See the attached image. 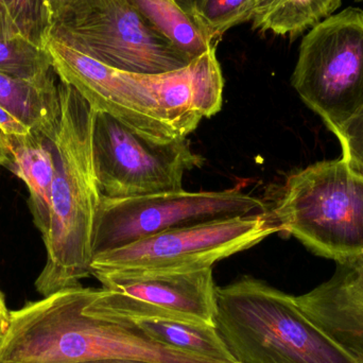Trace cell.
Wrapping results in <instances>:
<instances>
[{
    "label": "cell",
    "instance_id": "cell-1",
    "mask_svg": "<svg viewBox=\"0 0 363 363\" xmlns=\"http://www.w3.org/2000/svg\"><path fill=\"white\" fill-rule=\"evenodd\" d=\"M93 288H67L9 313L0 335L1 363H230L160 345L138 328L83 311ZM237 363V362H236Z\"/></svg>",
    "mask_w": 363,
    "mask_h": 363
},
{
    "label": "cell",
    "instance_id": "cell-2",
    "mask_svg": "<svg viewBox=\"0 0 363 363\" xmlns=\"http://www.w3.org/2000/svg\"><path fill=\"white\" fill-rule=\"evenodd\" d=\"M57 89L50 224L43 238L46 264L34 284L43 298L80 286L91 275L94 226L102 198L94 166L95 111L72 85L59 79Z\"/></svg>",
    "mask_w": 363,
    "mask_h": 363
},
{
    "label": "cell",
    "instance_id": "cell-3",
    "mask_svg": "<svg viewBox=\"0 0 363 363\" xmlns=\"http://www.w3.org/2000/svg\"><path fill=\"white\" fill-rule=\"evenodd\" d=\"M216 328L238 363H360L305 318L294 296L251 277L217 287Z\"/></svg>",
    "mask_w": 363,
    "mask_h": 363
},
{
    "label": "cell",
    "instance_id": "cell-4",
    "mask_svg": "<svg viewBox=\"0 0 363 363\" xmlns=\"http://www.w3.org/2000/svg\"><path fill=\"white\" fill-rule=\"evenodd\" d=\"M272 213L281 232L317 255H363V172L343 157L292 174Z\"/></svg>",
    "mask_w": 363,
    "mask_h": 363
},
{
    "label": "cell",
    "instance_id": "cell-5",
    "mask_svg": "<svg viewBox=\"0 0 363 363\" xmlns=\"http://www.w3.org/2000/svg\"><path fill=\"white\" fill-rule=\"evenodd\" d=\"M48 36L131 74H163L191 62L128 0H78L51 23Z\"/></svg>",
    "mask_w": 363,
    "mask_h": 363
},
{
    "label": "cell",
    "instance_id": "cell-6",
    "mask_svg": "<svg viewBox=\"0 0 363 363\" xmlns=\"http://www.w3.org/2000/svg\"><path fill=\"white\" fill-rule=\"evenodd\" d=\"M292 86L337 135L363 106V11L347 8L301 43Z\"/></svg>",
    "mask_w": 363,
    "mask_h": 363
},
{
    "label": "cell",
    "instance_id": "cell-7",
    "mask_svg": "<svg viewBox=\"0 0 363 363\" xmlns=\"http://www.w3.org/2000/svg\"><path fill=\"white\" fill-rule=\"evenodd\" d=\"M281 232L272 211L251 213L160 233L91 258V275L189 272L251 249Z\"/></svg>",
    "mask_w": 363,
    "mask_h": 363
},
{
    "label": "cell",
    "instance_id": "cell-8",
    "mask_svg": "<svg viewBox=\"0 0 363 363\" xmlns=\"http://www.w3.org/2000/svg\"><path fill=\"white\" fill-rule=\"evenodd\" d=\"M266 211L262 199L240 189L161 192L132 198L102 196L96 216L91 258L166 230Z\"/></svg>",
    "mask_w": 363,
    "mask_h": 363
},
{
    "label": "cell",
    "instance_id": "cell-9",
    "mask_svg": "<svg viewBox=\"0 0 363 363\" xmlns=\"http://www.w3.org/2000/svg\"><path fill=\"white\" fill-rule=\"evenodd\" d=\"M93 157L100 192L110 199L179 191L186 172L203 164L186 138L157 142L100 111L94 116Z\"/></svg>",
    "mask_w": 363,
    "mask_h": 363
},
{
    "label": "cell",
    "instance_id": "cell-10",
    "mask_svg": "<svg viewBox=\"0 0 363 363\" xmlns=\"http://www.w3.org/2000/svg\"><path fill=\"white\" fill-rule=\"evenodd\" d=\"M94 277L102 289H91L83 307L87 315L115 321L165 319L216 328L217 286L211 268Z\"/></svg>",
    "mask_w": 363,
    "mask_h": 363
},
{
    "label": "cell",
    "instance_id": "cell-11",
    "mask_svg": "<svg viewBox=\"0 0 363 363\" xmlns=\"http://www.w3.org/2000/svg\"><path fill=\"white\" fill-rule=\"evenodd\" d=\"M44 47L57 78L72 85L93 110L157 142L186 138L162 106L151 74L114 69L49 36Z\"/></svg>",
    "mask_w": 363,
    "mask_h": 363
},
{
    "label": "cell",
    "instance_id": "cell-12",
    "mask_svg": "<svg viewBox=\"0 0 363 363\" xmlns=\"http://www.w3.org/2000/svg\"><path fill=\"white\" fill-rule=\"evenodd\" d=\"M294 298L305 318L350 355L363 343V255L337 262L328 281Z\"/></svg>",
    "mask_w": 363,
    "mask_h": 363
},
{
    "label": "cell",
    "instance_id": "cell-13",
    "mask_svg": "<svg viewBox=\"0 0 363 363\" xmlns=\"http://www.w3.org/2000/svg\"><path fill=\"white\" fill-rule=\"evenodd\" d=\"M2 135L9 155L6 168L27 185L30 213L44 238L50 224L51 187L55 174L52 140L32 130L23 134L2 132Z\"/></svg>",
    "mask_w": 363,
    "mask_h": 363
},
{
    "label": "cell",
    "instance_id": "cell-14",
    "mask_svg": "<svg viewBox=\"0 0 363 363\" xmlns=\"http://www.w3.org/2000/svg\"><path fill=\"white\" fill-rule=\"evenodd\" d=\"M57 74L25 80L0 72V106L32 131L52 140L60 114Z\"/></svg>",
    "mask_w": 363,
    "mask_h": 363
},
{
    "label": "cell",
    "instance_id": "cell-15",
    "mask_svg": "<svg viewBox=\"0 0 363 363\" xmlns=\"http://www.w3.org/2000/svg\"><path fill=\"white\" fill-rule=\"evenodd\" d=\"M147 21L190 60L216 48L213 38L176 0H128Z\"/></svg>",
    "mask_w": 363,
    "mask_h": 363
},
{
    "label": "cell",
    "instance_id": "cell-16",
    "mask_svg": "<svg viewBox=\"0 0 363 363\" xmlns=\"http://www.w3.org/2000/svg\"><path fill=\"white\" fill-rule=\"evenodd\" d=\"M342 0H253V29L296 36L334 14Z\"/></svg>",
    "mask_w": 363,
    "mask_h": 363
},
{
    "label": "cell",
    "instance_id": "cell-17",
    "mask_svg": "<svg viewBox=\"0 0 363 363\" xmlns=\"http://www.w3.org/2000/svg\"><path fill=\"white\" fill-rule=\"evenodd\" d=\"M118 322L138 328L160 345L218 362H237L216 328L165 319H136Z\"/></svg>",
    "mask_w": 363,
    "mask_h": 363
},
{
    "label": "cell",
    "instance_id": "cell-18",
    "mask_svg": "<svg viewBox=\"0 0 363 363\" xmlns=\"http://www.w3.org/2000/svg\"><path fill=\"white\" fill-rule=\"evenodd\" d=\"M0 72L25 79L42 80L55 74L45 47L19 33L12 23L0 26Z\"/></svg>",
    "mask_w": 363,
    "mask_h": 363
},
{
    "label": "cell",
    "instance_id": "cell-19",
    "mask_svg": "<svg viewBox=\"0 0 363 363\" xmlns=\"http://www.w3.org/2000/svg\"><path fill=\"white\" fill-rule=\"evenodd\" d=\"M194 16L219 40L230 28L252 21L253 0H198Z\"/></svg>",
    "mask_w": 363,
    "mask_h": 363
},
{
    "label": "cell",
    "instance_id": "cell-20",
    "mask_svg": "<svg viewBox=\"0 0 363 363\" xmlns=\"http://www.w3.org/2000/svg\"><path fill=\"white\" fill-rule=\"evenodd\" d=\"M11 21L21 35L44 47L51 27L46 0H4Z\"/></svg>",
    "mask_w": 363,
    "mask_h": 363
},
{
    "label": "cell",
    "instance_id": "cell-21",
    "mask_svg": "<svg viewBox=\"0 0 363 363\" xmlns=\"http://www.w3.org/2000/svg\"><path fill=\"white\" fill-rule=\"evenodd\" d=\"M336 136L342 147L343 159L363 172V106Z\"/></svg>",
    "mask_w": 363,
    "mask_h": 363
},
{
    "label": "cell",
    "instance_id": "cell-22",
    "mask_svg": "<svg viewBox=\"0 0 363 363\" xmlns=\"http://www.w3.org/2000/svg\"><path fill=\"white\" fill-rule=\"evenodd\" d=\"M0 130L4 134H23L31 131L29 128L15 119L1 106H0Z\"/></svg>",
    "mask_w": 363,
    "mask_h": 363
},
{
    "label": "cell",
    "instance_id": "cell-23",
    "mask_svg": "<svg viewBox=\"0 0 363 363\" xmlns=\"http://www.w3.org/2000/svg\"><path fill=\"white\" fill-rule=\"evenodd\" d=\"M78 0H46L47 8L50 13L51 23Z\"/></svg>",
    "mask_w": 363,
    "mask_h": 363
},
{
    "label": "cell",
    "instance_id": "cell-24",
    "mask_svg": "<svg viewBox=\"0 0 363 363\" xmlns=\"http://www.w3.org/2000/svg\"><path fill=\"white\" fill-rule=\"evenodd\" d=\"M9 162L8 149H6V143L4 140L1 130H0V166L6 167Z\"/></svg>",
    "mask_w": 363,
    "mask_h": 363
},
{
    "label": "cell",
    "instance_id": "cell-25",
    "mask_svg": "<svg viewBox=\"0 0 363 363\" xmlns=\"http://www.w3.org/2000/svg\"><path fill=\"white\" fill-rule=\"evenodd\" d=\"M9 313H10V311H8L6 306L0 304V335L4 332L6 325H8Z\"/></svg>",
    "mask_w": 363,
    "mask_h": 363
},
{
    "label": "cell",
    "instance_id": "cell-26",
    "mask_svg": "<svg viewBox=\"0 0 363 363\" xmlns=\"http://www.w3.org/2000/svg\"><path fill=\"white\" fill-rule=\"evenodd\" d=\"M179 4L186 11V12L190 13L194 15V6H196L198 0H176Z\"/></svg>",
    "mask_w": 363,
    "mask_h": 363
},
{
    "label": "cell",
    "instance_id": "cell-27",
    "mask_svg": "<svg viewBox=\"0 0 363 363\" xmlns=\"http://www.w3.org/2000/svg\"><path fill=\"white\" fill-rule=\"evenodd\" d=\"M6 23H13L6 13V6H4V0H0V25Z\"/></svg>",
    "mask_w": 363,
    "mask_h": 363
},
{
    "label": "cell",
    "instance_id": "cell-28",
    "mask_svg": "<svg viewBox=\"0 0 363 363\" xmlns=\"http://www.w3.org/2000/svg\"><path fill=\"white\" fill-rule=\"evenodd\" d=\"M81 363H152L138 362V360H125V359H110V360H98V362H81Z\"/></svg>",
    "mask_w": 363,
    "mask_h": 363
},
{
    "label": "cell",
    "instance_id": "cell-29",
    "mask_svg": "<svg viewBox=\"0 0 363 363\" xmlns=\"http://www.w3.org/2000/svg\"><path fill=\"white\" fill-rule=\"evenodd\" d=\"M352 356L360 363H363V343L352 352Z\"/></svg>",
    "mask_w": 363,
    "mask_h": 363
},
{
    "label": "cell",
    "instance_id": "cell-30",
    "mask_svg": "<svg viewBox=\"0 0 363 363\" xmlns=\"http://www.w3.org/2000/svg\"><path fill=\"white\" fill-rule=\"evenodd\" d=\"M0 304L4 305V306H6V301H4V294H2L1 290H0Z\"/></svg>",
    "mask_w": 363,
    "mask_h": 363
},
{
    "label": "cell",
    "instance_id": "cell-31",
    "mask_svg": "<svg viewBox=\"0 0 363 363\" xmlns=\"http://www.w3.org/2000/svg\"><path fill=\"white\" fill-rule=\"evenodd\" d=\"M0 363H1V362H0Z\"/></svg>",
    "mask_w": 363,
    "mask_h": 363
}]
</instances>
